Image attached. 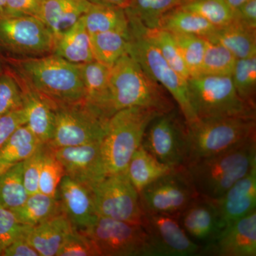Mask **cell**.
Instances as JSON below:
<instances>
[{
  "label": "cell",
  "mask_w": 256,
  "mask_h": 256,
  "mask_svg": "<svg viewBox=\"0 0 256 256\" xmlns=\"http://www.w3.org/2000/svg\"><path fill=\"white\" fill-rule=\"evenodd\" d=\"M256 166V137L184 166L198 195L220 198Z\"/></svg>",
  "instance_id": "6da1fadb"
},
{
  "label": "cell",
  "mask_w": 256,
  "mask_h": 256,
  "mask_svg": "<svg viewBox=\"0 0 256 256\" xmlns=\"http://www.w3.org/2000/svg\"><path fill=\"white\" fill-rule=\"evenodd\" d=\"M109 94L112 116L128 108H144L160 114L176 108L164 88L150 77L129 54L122 56L111 67Z\"/></svg>",
  "instance_id": "7a4b0ae2"
},
{
  "label": "cell",
  "mask_w": 256,
  "mask_h": 256,
  "mask_svg": "<svg viewBox=\"0 0 256 256\" xmlns=\"http://www.w3.org/2000/svg\"><path fill=\"white\" fill-rule=\"evenodd\" d=\"M16 74L38 94L55 105L85 100V90L79 64L50 54L14 62Z\"/></svg>",
  "instance_id": "3957f363"
},
{
  "label": "cell",
  "mask_w": 256,
  "mask_h": 256,
  "mask_svg": "<svg viewBox=\"0 0 256 256\" xmlns=\"http://www.w3.org/2000/svg\"><path fill=\"white\" fill-rule=\"evenodd\" d=\"M159 114L151 109L132 107L111 116L100 146L106 176L126 172L130 160L141 146L146 127Z\"/></svg>",
  "instance_id": "277c9868"
},
{
  "label": "cell",
  "mask_w": 256,
  "mask_h": 256,
  "mask_svg": "<svg viewBox=\"0 0 256 256\" xmlns=\"http://www.w3.org/2000/svg\"><path fill=\"white\" fill-rule=\"evenodd\" d=\"M126 14L129 20V55L171 96L188 126L196 122L198 118L190 99L188 80L170 66L158 48L148 40L143 24L127 12Z\"/></svg>",
  "instance_id": "5b68a950"
},
{
  "label": "cell",
  "mask_w": 256,
  "mask_h": 256,
  "mask_svg": "<svg viewBox=\"0 0 256 256\" xmlns=\"http://www.w3.org/2000/svg\"><path fill=\"white\" fill-rule=\"evenodd\" d=\"M190 99L198 119L256 118V108L242 100L230 76L200 74L188 80Z\"/></svg>",
  "instance_id": "8992f818"
},
{
  "label": "cell",
  "mask_w": 256,
  "mask_h": 256,
  "mask_svg": "<svg viewBox=\"0 0 256 256\" xmlns=\"http://www.w3.org/2000/svg\"><path fill=\"white\" fill-rule=\"evenodd\" d=\"M256 118L232 117L198 119L188 126L186 164L194 160L214 156L256 137Z\"/></svg>",
  "instance_id": "52a82bcc"
},
{
  "label": "cell",
  "mask_w": 256,
  "mask_h": 256,
  "mask_svg": "<svg viewBox=\"0 0 256 256\" xmlns=\"http://www.w3.org/2000/svg\"><path fill=\"white\" fill-rule=\"evenodd\" d=\"M141 146L163 164L173 168L186 165L188 154V126L178 108L152 120Z\"/></svg>",
  "instance_id": "ba28073f"
},
{
  "label": "cell",
  "mask_w": 256,
  "mask_h": 256,
  "mask_svg": "<svg viewBox=\"0 0 256 256\" xmlns=\"http://www.w3.org/2000/svg\"><path fill=\"white\" fill-rule=\"evenodd\" d=\"M55 130L46 146L50 149L82 146L102 140L109 118L86 104L55 106Z\"/></svg>",
  "instance_id": "9c48e42d"
},
{
  "label": "cell",
  "mask_w": 256,
  "mask_h": 256,
  "mask_svg": "<svg viewBox=\"0 0 256 256\" xmlns=\"http://www.w3.org/2000/svg\"><path fill=\"white\" fill-rule=\"evenodd\" d=\"M100 256H154L142 225L98 216L84 230Z\"/></svg>",
  "instance_id": "30bf717a"
},
{
  "label": "cell",
  "mask_w": 256,
  "mask_h": 256,
  "mask_svg": "<svg viewBox=\"0 0 256 256\" xmlns=\"http://www.w3.org/2000/svg\"><path fill=\"white\" fill-rule=\"evenodd\" d=\"M53 33L35 16L0 13V50L21 56L52 54Z\"/></svg>",
  "instance_id": "8fae6325"
},
{
  "label": "cell",
  "mask_w": 256,
  "mask_h": 256,
  "mask_svg": "<svg viewBox=\"0 0 256 256\" xmlns=\"http://www.w3.org/2000/svg\"><path fill=\"white\" fill-rule=\"evenodd\" d=\"M92 188L98 216L142 225L139 193L126 172L108 175Z\"/></svg>",
  "instance_id": "7c38bea8"
},
{
  "label": "cell",
  "mask_w": 256,
  "mask_h": 256,
  "mask_svg": "<svg viewBox=\"0 0 256 256\" xmlns=\"http://www.w3.org/2000/svg\"><path fill=\"white\" fill-rule=\"evenodd\" d=\"M198 196L184 166L174 168L139 192L144 213L176 217Z\"/></svg>",
  "instance_id": "4fadbf2b"
},
{
  "label": "cell",
  "mask_w": 256,
  "mask_h": 256,
  "mask_svg": "<svg viewBox=\"0 0 256 256\" xmlns=\"http://www.w3.org/2000/svg\"><path fill=\"white\" fill-rule=\"evenodd\" d=\"M142 226L154 256L202 255L201 246L188 236L174 216L144 213Z\"/></svg>",
  "instance_id": "5bb4252c"
},
{
  "label": "cell",
  "mask_w": 256,
  "mask_h": 256,
  "mask_svg": "<svg viewBox=\"0 0 256 256\" xmlns=\"http://www.w3.org/2000/svg\"><path fill=\"white\" fill-rule=\"evenodd\" d=\"M101 141L50 149L63 165L66 175L92 188L106 176L101 156Z\"/></svg>",
  "instance_id": "9a60e30c"
},
{
  "label": "cell",
  "mask_w": 256,
  "mask_h": 256,
  "mask_svg": "<svg viewBox=\"0 0 256 256\" xmlns=\"http://www.w3.org/2000/svg\"><path fill=\"white\" fill-rule=\"evenodd\" d=\"M202 255L256 256V210L226 226Z\"/></svg>",
  "instance_id": "2e32d148"
},
{
  "label": "cell",
  "mask_w": 256,
  "mask_h": 256,
  "mask_svg": "<svg viewBox=\"0 0 256 256\" xmlns=\"http://www.w3.org/2000/svg\"><path fill=\"white\" fill-rule=\"evenodd\" d=\"M178 220L188 236L202 248L212 244L224 229L214 203L201 196L183 210Z\"/></svg>",
  "instance_id": "e0dca14e"
},
{
  "label": "cell",
  "mask_w": 256,
  "mask_h": 256,
  "mask_svg": "<svg viewBox=\"0 0 256 256\" xmlns=\"http://www.w3.org/2000/svg\"><path fill=\"white\" fill-rule=\"evenodd\" d=\"M56 196L74 228L86 230L97 220L94 194L90 186L65 174L58 185Z\"/></svg>",
  "instance_id": "ac0fdd59"
},
{
  "label": "cell",
  "mask_w": 256,
  "mask_h": 256,
  "mask_svg": "<svg viewBox=\"0 0 256 256\" xmlns=\"http://www.w3.org/2000/svg\"><path fill=\"white\" fill-rule=\"evenodd\" d=\"M214 203L223 228L256 210V166Z\"/></svg>",
  "instance_id": "d6986e66"
},
{
  "label": "cell",
  "mask_w": 256,
  "mask_h": 256,
  "mask_svg": "<svg viewBox=\"0 0 256 256\" xmlns=\"http://www.w3.org/2000/svg\"><path fill=\"white\" fill-rule=\"evenodd\" d=\"M22 94L26 126L43 144L53 138L55 130V104L38 94L21 76L14 74Z\"/></svg>",
  "instance_id": "ffe728a7"
},
{
  "label": "cell",
  "mask_w": 256,
  "mask_h": 256,
  "mask_svg": "<svg viewBox=\"0 0 256 256\" xmlns=\"http://www.w3.org/2000/svg\"><path fill=\"white\" fill-rule=\"evenodd\" d=\"M88 106L106 118L112 116L110 107L109 82L111 66L94 60L79 64Z\"/></svg>",
  "instance_id": "44dd1931"
},
{
  "label": "cell",
  "mask_w": 256,
  "mask_h": 256,
  "mask_svg": "<svg viewBox=\"0 0 256 256\" xmlns=\"http://www.w3.org/2000/svg\"><path fill=\"white\" fill-rule=\"evenodd\" d=\"M73 225L62 212L50 220L32 226L26 239L40 256H57Z\"/></svg>",
  "instance_id": "7402d4cb"
},
{
  "label": "cell",
  "mask_w": 256,
  "mask_h": 256,
  "mask_svg": "<svg viewBox=\"0 0 256 256\" xmlns=\"http://www.w3.org/2000/svg\"><path fill=\"white\" fill-rule=\"evenodd\" d=\"M52 54L76 64L94 60L90 36L82 18L68 30L54 36Z\"/></svg>",
  "instance_id": "603a6c76"
},
{
  "label": "cell",
  "mask_w": 256,
  "mask_h": 256,
  "mask_svg": "<svg viewBox=\"0 0 256 256\" xmlns=\"http://www.w3.org/2000/svg\"><path fill=\"white\" fill-rule=\"evenodd\" d=\"M90 4L88 0H43L38 18L56 36L75 24Z\"/></svg>",
  "instance_id": "cb8c5ba5"
},
{
  "label": "cell",
  "mask_w": 256,
  "mask_h": 256,
  "mask_svg": "<svg viewBox=\"0 0 256 256\" xmlns=\"http://www.w3.org/2000/svg\"><path fill=\"white\" fill-rule=\"evenodd\" d=\"M206 40L222 45L230 50L236 60L256 56V30L235 21L216 28Z\"/></svg>",
  "instance_id": "d4e9b609"
},
{
  "label": "cell",
  "mask_w": 256,
  "mask_h": 256,
  "mask_svg": "<svg viewBox=\"0 0 256 256\" xmlns=\"http://www.w3.org/2000/svg\"><path fill=\"white\" fill-rule=\"evenodd\" d=\"M82 18L90 35L117 32L129 36V20L124 8L92 4Z\"/></svg>",
  "instance_id": "484cf974"
},
{
  "label": "cell",
  "mask_w": 256,
  "mask_h": 256,
  "mask_svg": "<svg viewBox=\"0 0 256 256\" xmlns=\"http://www.w3.org/2000/svg\"><path fill=\"white\" fill-rule=\"evenodd\" d=\"M174 169L160 162L140 146L130 160L126 174L139 193L150 184Z\"/></svg>",
  "instance_id": "4316f807"
},
{
  "label": "cell",
  "mask_w": 256,
  "mask_h": 256,
  "mask_svg": "<svg viewBox=\"0 0 256 256\" xmlns=\"http://www.w3.org/2000/svg\"><path fill=\"white\" fill-rule=\"evenodd\" d=\"M172 34H188L207 38L216 26L192 12L176 6L160 18L159 28Z\"/></svg>",
  "instance_id": "83f0119b"
},
{
  "label": "cell",
  "mask_w": 256,
  "mask_h": 256,
  "mask_svg": "<svg viewBox=\"0 0 256 256\" xmlns=\"http://www.w3.org/2000/svg\"><path fill=\"white\" fill-rule=\"evenodd\" d=\"M43 143L24 124L0 148V174L32 156Z\"/></svg>",
  "instance_id": "f1b7e54d"
},
{
  "label": "cell",
  "mask_w": 256,
  "mask_h": 256,
  "mask_svg": "<svg viewBox=\"0 0 256 256\" xmlns=\"http://www.w3.org/2000/svg\"><path fill=\"white\" fill-rule=\"evenodd\" d=\"M18 222L35 226L63 212L58 198L41 192L30 195L23 205L12 210Z\"/></svg>",
  "instance_id": "f546056e"
},
{
  "label": "cell",
  "mask_w": 256,
  "mask_h": 256,
  "mask_svg": "<svg viewBox=\"0 0 256 256\" xmlns=\"http://www.w3.org/2000/svg\"><path fill=\"white\" fill-rule=\"evenodd\" d=\"M94 60L112 67L122 56L129 54L130 36L117 32L90 35Z\"/></svg>",
  "instance_id": "4dcf8cb0"
},
{
  "label": "cell",
  "mask_w": 256,
  "mask_h": 256,
  "mask_svg": "<svg viewBox=\"0 0 256 256\" xmlns=\"http://www.w3.org/2000/svg\"><path fill=\"white\" fill-rule=\"evenodd\" d=\"M28 195L23 180L22 162L0 174V205L14 210L23 205Z\"/></svg>",
  "instance_id": "1f68e13d"
},
{
  "label": "cell",
  "mask_w": 256,
  "mask_h": 256,
  "mask_svg": "<svg viewBox=\"0 0 256 256\" xmlns=\"http://www.w3.org/2000/svg\"><path fill=\"white\" fill-rule=\"evenodd\" d=\"M144 32L148 40L158 48L170 66L188 80L190 78V73L172 34L162 28H150L144 26Z\"/></svg>",
  "instance_id": "d6a6232c"
},
{
  "label": "cell",
  "mask_w": 256,
  "mask_h": 256,
  "mask_svg": "<svg viewBox=\"0 0 256 256\" xmlns=\"http://www.w3.org/2000/svg\"><path fill=\"white\" fill-rule=\"evenodd\" d=\"M185 0H130L126 11L138 18L148 28H158L160 18L166 12Z\"/></svg>",
  "instance_id": "836d02e7"
},
{
  "label": "cell",
  "mask_w": 256,
  "mask_h": 256,
  "mask_svg": "<svg viewBox=\"0 0 256 256\" xmlns=\"http://www.w3.org/2000/svg\"><path fill=\"white\" fill-rule=\"evenodd\" d=\"M178 6L200 15L216 28L233 21L234 10L226 0H185Z\"/></svg>",
  "instance_id": "e575fe53"
},
{
  "label": "cell",
  "mask_w": 256,
  "mask_h": 256,
  "mask_svg": "<svg viewBox=\"0 0 256 256\" xmlns=\"http://www.w3.org/2000/svg\"><path fill=\"white\" fill-rule=\"evenodd\" d=\"M230 76L239 96L256 108V56L236 60Z\"/></svg>",
  "instance_id": "d590c367"
},
{
  "label": "cell",
  "mask_w": 256,
  "mask_h": 256,
  "mask_svg": "<svg viewBox=\"0 0 256 256\" xmlns=\"http://www.w3.org/2000/svg\"><path fill=\"white\" fill-rule=\"evenodd\" d=\"M236 58L230 50L206 40V48L200 74L210 76H232Z\"/></svg>",
  "instance_id": "8d00e7d4"
},
{
  "label": "cell",
  "mask_w": 256,
  "mask_h": 256,
  "mask_svg": "<svg viewBox=\"0 0 256 256\" xmlns=\"http://www.w3.org/2000/svg\"><path fill=\"white\" fill-rule=\"evenodd\" d=\"M172 34L188 67L190 77L200 75L206 48V38L188 34Z\"/></svg>",
  "instance_id": "74e56055"
},
{
  "label": "cell",
  "mask_w": 256,
  "mask_h": 256,
  "mask_svg": "<svg viewBox=\"0 0 256 256\" xmlns=\"http://www.w3.org/2000/svg\"><path fill=\"white\" fill-rule=\"evenodd\" d=\"M65 175L63 165L54 156L46 146V151L42 163L38 178V192L52 197H56L57 190Z\"/></svg>",
  "instance_id": "f35d334b"
},
{
  "label": "cell",
  "mask_w": 256,
  "mask_h": 256,
  "mask_svg": "<svg viewBox=\"0 0 256 256\" xmlns=\"http://www.w3.org/2000/svg\"><path fill=\"white\" fill-rule=\"evenodd\" d=\"M23 107L21 88L12 72L0 74V116Z\"/></svg>",
  "instance_id": "ab89813d"
},
{
  "label": "cell",
  "mask_w": 256,
  "mask_h": 256,
  "mask_svg": "<svg viewBox=\"0 0 256 256\" xmlns=\"http://www.w3.org/2000/svg\"><path fill=\"white\" fill-rule=\"evenodd\" d=\"M32 228L18 222L12 210L0 205V248L2 250L18 239L26 238Z\"/></svg>",
  "instance_id": "60d3db41"
},
{
  "label": "cell",
  "mask_w": 256,
  "mask_h": 256,
  "mask_svg": "<svg viewBox=\"0 0 256 256\" xmlns=\"http://www.w3.org/2000/svg\"><path fill=\"white\" fill-rule=\"evenodd\" d=\"M57 256H100V254L92 239L74 227L66 237Z\"/></svg>",
  "instance_id": "b9f144b4"
},
{
  "label": "cell",
  "mask_w": 256,
  "mask_h": 256,
  "mask_svg": "<svg viewBox=\"0 0 256 256\" xmlns=\"http://www.w3.org/2000/svg\"><path fill=\"white\" fill-rule=\"evenodd\" d=\"M46 151V144H42L22 162L24 184L28 196L38 192V178Z\"/></svg>",
  "instance_id": "7bdbcfd3"
},
{
  "label": "cell",
  "mask_w": 256,
  "mask_h": 256,
  "mask_svg": "<svg viewBox=\"0 0 256 256\" xmlns=\"http://www.w3.org/2000/svg\"><path fill=\"white\" fill-rule=\"evenodd\" d=\"M26 124L23 108L0 116V148L18 128Z\"/></svg>",
  "instance_id": "ee69618b"
},
{
  "label": "cell",
  "mask_w": 256,
  "mask_h": 256,
  "mask_svg": "<svg viewBox=\"0 0 256 256\" xmlns=\"http://www.w3.org/2000/svg\"><path fill=\"white\" fill-rule=\"evenodd\" d=\"M43 0H6L0 13L8 15H28L38 18Z\"/></svg>",
  "instance_id": "f6af8a7d"
},
{
  "label": "cell",
  "mask_w": 256,
  "mask_h": 256,
  "mask_svg": "<svg viewBox=\"0 0 256 256\" xmlns=\"http://www.w3.org/2000/svg\"><path fill=\"white\" fill-rule=\"evenodd\" d=\"M233 21L256 30V0H248L234 10Z\"/></svg>",
  "instance_id": "bcb514c9"
},
{
  "label": "cell",
  "mask_w": 256,
  "mask_h": 256,
  "mask_svg": "<svg viewBox=\"0 0 256 256\" xmlns=\"http://www.w3.org/2000/svg\"><path fill=\"white\" fill-rule=\"evenodd\" d=\"M3 256H40L26 238L18 239L3 250Z\"/></svg>",
  "instance_id": "7dc6e473"
},
{
  "label": "cell",
  "mask_w": 256,
  "mask_h": 256,
  "mask_svg": "<svg viewBox=\"0 0 256 256\" xmlns=\"http://www.w3.org/2000/svg\"><path fill=\"white\" fill-rule=\"evenodd\" d=\"M94 4L107 5L127 9L130 4V0H88Z\"/></svg>",
  "instance_id": "c3c4849f"
},
{
  "label": "cell",
  "mask_w": 256,
  "mask_h": 256,
  "mask_svg": "<svg viewBox=\"0 0 256 256\" xmlns=\"http://www.w3.org/2000/svg\"><path fill=\"white\" fill-rule=\"evenodd\" d=\"M226 1L230 5L232 9L235 10L236 8H238L240 5L244 4V2L248 1V0H226Z\"/></svg>",
  "instance_id": "681fc988"
},
{
  "label": "cell",
  "mask_w": 256,
  "mask_h": 256,
  "mask_svg": "<svg viewBox=\"0 0 256 256\" xmlns=\"http://www.w3.org/2000/svg\"><path fill=\"white\" fill-rule=\"evenodd\" d=\"M6 0H0V12L2 11L3 8H4L5 3H6Z\"/></svg>",
  "instance_id": "f907efd6"
},
{
  "label": "cell",
  "mask_w": 256,
  "mask_h": 256,
  "mask_svg": "<svg viewBox=\"0 0 256 256\" xmlns=\"http://www.w3.org/2000/svg\"><path fill=\"white\" fill-rule=\"evenodd\" d=\"M3 70H2V64L1 63V60H0V74L2 73Z\"/></svg>",
  "instance_id": "816d5d0a"
},
{
  "label": "cell",
  "mask_w": 256,
  "mask_h": 256,
  "mask_svg": "<svg viewBox=\"0 0 256 256\" xmlns=\"http://www.w3.org/2000/svg\"><path fill=\"white\" fill-rule=\"evenodd\" d=\"M2 252H3L2 248H0V256H2Z\"/></svg>",
  "instance_id": "f5cc1de1"
}]
</instances>
